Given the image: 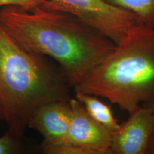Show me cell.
I'll use <instances>...</instances> for the list:
<instances>
[{"label": "cell", "mask_w": 154, "mask_h": 154, "mask_svg": "<svg viewBox=\"0 0 154 154\" xmlns=\"http://www.w3.org/2000/svg\"><path fill=\"white\" fill-rule=\"evenodd\" d=\"M0 25L26 49L57 61L74 88L116 45L74 15L42 7L27 11L18 6L3 7Z\"/></svg>", "instance_id": "cell-1"}, {"label": "cell", "mask_w": 154, "mask_h": 154, "mask_svg": "<svg viewBox=\"0 0 154 154\" xmlns=\"http://www.w3.org/2000/svg\"><path fill=\"white\" fill-rule=\"evenodd\" d=\"M70 88L60 67L22 47L0 25V110L9 132L22 138L36 108L70 101Z\"/></svg>", "instance_id": "cell-2"}, {"label": "cell", "mask_w": 154, "mask_h": 154, "mask_svg": "<svg viewBox=\"0 0 154 154\" xmlns=\"http://www.w3.org/2000/svg\"><path fill=\"white\" fill-rule=\"evenodd\" d=\"M74 91L105 98L128 114L153 102L154 28H133Z\"/></svg>", "instance_id": "cell-3"}, {"label": "cell", "mask_w": 154, "mask_h": 154, "mask_svg": "<svg viewBox=\"0 0 154 154\" xmlns=\"http://www.w3.org/2000/svg\"><path fill=\"white\" fill-rule=\"evenodd\" d=\"M48 10L61 11L74 15L84 24L99 30L119 43L141 24L134 14L111 5L103 0H49Z\"/></svg>", "instance_id": "cell-4"}, {"label": "cell", "mask_w": 154, "mask_h": 154, "mask_svg": "<svg viewBox=\"0 0 154 154\" xmlns=\"http://www.w3.org/2000/svg\"><path fill=\"white\" fill-rule=\"evenodd\" d=\"M154 136V111L142 105L129 113V117L112 134V154H149Z\"/></svg>", "instance_id": "cell-5"}, {"label": "cell", "mask_w": 154, "mask_h": 154, "mask_svg": "<svg viewBox=\"0 0 154 154\" xmlns=\"http://www.w3.org/2000/svg\"><path fill=\"white\" fill-rule=\"evenodd\" d=\"M72 116L65 141L84 148L91 154H112V134L92 118L78 99H71Z\"/></svg>", "instance_id": "cell-6"}, {"label": "cell", "mask_w": 154, "mask_h": 154, "mask_svg": "<svg viewBox=\"0 0 154 154\" xmlns=\"http://www.w3.org/2000/svg\"><path fill=\"white\" fill-rule=\"evenodd\" d=\"M72 116L69 101H51L36 108L29 119L28 126L42 134L44 143H60L66 140Z\"/></svg>", "instance_id": "cell-7"}, {"label": "cell", "mask_w": 154, "mask_h": 154, "mask_svg": "<svg viewBox=\"0 0 154 154\" xmlns=\"http://www.w3.org/2000/svg\"><path fill=\"white\" fill-rule=\"evenodd\" d=\"M75 94L76 99L84 106L92 118L106 128L111 134L118 131L121 124L114 117L109 106L100 101L96 96L79 91H75Z\"/></svg>", "instance_id": "cell-8"}, {"label": "cell", "mask_w": 154, "mask_h": 154, "mask_svg": "<svg viewBox=\"0 0 154 154\" xmlns=\"http://www.w3.org/2000/svg\"><path fill=\"white\" fill-rule=\"evenodd\" d=\"M134 14L142 24L154 28V0H103Z\"/></svg>", "instance_id": "cell-9"}, {"label": "cell", "mask_w": 154, "mask_h": 154, "mask_svg": "<svg viewBox=\"0 0 154 154\" xmlns=\"http://www.w3.org/2000/svg\"><path fill=\"white\" fill-rule=\"evenodd\" d=\"M42 151L47 154H91L88 150L66 141L56 144L43 142Z\"/></svg>", "instance_id": "cell-10"}, {"label": "cell", "mask_w": 154, "mask_h": 154, "mask_svg": "<svg viewBox=\"0 0 154 154\" xmlns=\"http://www.w3.org/2000/svg\"><path fill=\"white\" fill-rule=\"evenodd\" d=\"M6 6H18L27 11L37 7L49 9V0H0V7Z\"/></svg>", "instance_id": "cell-11"}, {"label": "cell", "mask_w": 154, "mask_h": 154, "mask_svg": "<svg viewBox=\"0 0 154 154\" xmlns=\"http://www.w3.org/2000/svg\"><path fill=\"white\" fill-rule=\"evenodd\" d=\"M20 139L7 131L0 137V154L14 153L18 151L20 146Z\"/></svg>", "instance_id": "cell-12"}, {"label": "cell", "mask_w": 154, "mask_h": 154, "mask_svg": "<svg viewBox=\"0 0 154 154\" xmlns=\"http://www.w3.org/2000/svg\"><path fill=\"white\" fill-rule=\"evenodd\" d=\"M149 154H154V136L152 139L151 146H150L149 150Z\"/></svg>", "instance_id": "cell-13"}, {"label": "cell", "mask_w": 154, "mask_h": 154, "mask_svg": "<svg viewBox=\"0 0 154 154\" xmlns=\"http://www.w3.org/2000/svg\"><path fill=\"white\" fill-rule=\"evenodd\" d=\"M144 106H146L151 108L152 110L154 111V101L152 102V103H149V104H145Z\"/></svg>", "instance_id": "cell-14"}, {"label": "cell", "mask_w": 154, "mask_h": 154, "mask_svg": "<svg viewBox=\"0 0 154 154\" xmlns=\"http://www.w3.org/2000/svg\"><path fill=\"white\" fill-rule=\"evenodd\" d=\"M0 120H3V116L1 112V110H0Z\"/></svg>", "instance_id": "cell-15"}]
</instances>
